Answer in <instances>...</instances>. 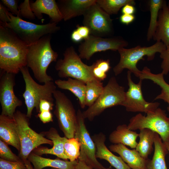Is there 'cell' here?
<instances>
[{
	"mask_svg": "<svg viewBox=\"0 0 169 169\" xmlns=\"http://www.w3.org/2000/svg\"><path fill=\"white\" fill-rule=\"evenodd\" d=\"M28 45L9 28L0 25V68L14 74L27 66Z\"/></svg>",
	"mask_w": 169,
	"mask_h": 169,
	"instance_id": "obj_1",
	"label": "cell"
},
{
	"mask_svg": "<svg viewBox=\"0 0 169 169\" xmlns=\"http://www.w3.org/2000/svg\"><path fill=\"white\" fill-rule=\"evenodd\" d=\"M83 16V25L89 29L90 35L103 37L112 33V19L96 2L90 6Z\"/></svg>",
	"mask_w": 169,
	"mask_h": 169,
	"instance_id": "obj_13",
	"label": "cell"
},
{
	"mask_svg": "<svg viewBox=\"0 0 169 169\" xmlns=\"http://www.w3.org/2000/svg\"><path fill=\"white\" fill-rule=\"evenodd\" d=\"M76 29L84 39L88 38L90 35L89 29L85 26H77Z\"/></svg>",
	"mask_w": 169,
	"mask_h": 169,
	"instance_id": "obj_42",
	"label": "cell"
},
{
	"mask_svg": "<svg viewBox=\"0 0 169 169\" xmlns=\"http://www.w3.org/2000/svg\"><path fill=\"white\" fill-rule=\"evenodd\" d=\"M167 5L168 8H169V1L168 2V4H167Z\"/></svg>",
	"mask_w": 169,
	"mask_h": 169,
	"instance_id": "obj_49",
	"label": "cell"
},
{
	"mask_svg": "<svg viewBox=\"0 0 169 169\" xmlns=\"http://www.w3.org/2000/svg\"><path fill=\"white\" fill-rule=\"evenodd\" d=\"M131 73L128 71L127 79L129 89L125 92V99L122 106L127 111L131 112H144L147 114L152 112L158 108L160 103L149 102L144 99L141 90L142 80L136 84L131 79Z\"/></svg>",
	"mask_w": 169,
	"mask_h": 169,
	"instance_id": "obj_14",
	"label": "cell"
},
{
	"mask_svg": "<svg viewBox=\"0 0 169 169\" xmlns=\"http://www.w3.org/2000/svg\"><path fill=\"white\" fill-rule=\"evenodd\" d=\"M54 102L45 100L40 101L39 105V112L44 111H50L53 109Z\"/></svg>",
	"mask_w": 169,
	"mask_h": 169,
	"instance_id": "obj_41",
	"label": "cell"
},
{
	"mask_svg": "<svg viewBox=\"0 0 169 169\" xmlns=\"http://www.w3.org/2000/svg\"><path fill=\"white\" fill-rule=\"evenodd\" d=\"M30 1L25 0L19 6V11L20 16L33 20L35 19L36 16L32 11L30 6Z\"/></svg>",
	"mask_w": 169,
	"mask_h": 169,
	"instance_id": "obj_35",
	"label": "cell"
},
{
	"mask_svg": "<svg viewBox=\"0 0 169 169\" xmlns=\"http://www.w3.org/2000/svg\"><path fill=\"white\" fill-rule=\"evenodd\" d=\"M166 1L150 0L149 5L151 13L150 20L147 34V39L150 40L155 33L159 11L162 8Z\"/></svg>",
	"mask_w": 169,
	"mask_h": 169,
	"instance_id": "obj_29",
	"label": "cell"
},
{
	"mask_svg": "<svg viewBox=\"0 0 169 169\" xmlns=\"http://www.w3.org/2000/svg\"><path fill=\"white\" fill-rule=\"evenodd\" d=\"M24 164L27 167V169H34L31 163L28 160L24 162Z\"/></svg>",
	"mask_w": 169,
	"mask_h": 169,
	"instance_id": "obj_47",
	"label": "cell"
},
{
	"mask_svg": "<svg viewBox=\"0 0 169 169\" xmlns=\"http://www.w3.org/2000/svg\"><path fill=\"white\" fill-rule=\"evenodd\" d=\"M51 34L47 35L28 46L27 66L31 69L35 78L40 83L53 80L47 74V70L52 62L57 61L58 55L51 47Z\"/></svg>",
	"mask_w": 169,
	"mask_h": 169,
	"instance_id": "obj_2",
	"label": "cell"
},
{
	"mask_svg": "<svg viewBox=\"0 0 169 169\" xmlns=\"http://www.w3.org/2000/svg\"><path fill=\"white\" fill-rule=\"evenodd\" d=\"M139 133L130 130L126 124L119 125L113 131L109 137V141L113 144H121L135 149L138 143L136 139Z\"/></svg>",
	"mask_w": 169,
	"mask_h": 169,
	"instance_id": "obj_23",
	"label": "cell"
},
{
	"mask_svg": "<svg viewBox=\"0 0 169 169\" xmlns=\"http://www.w3.org/2000/svg\"><path fill=\"white\" fill-rule=\"evenodd\" d=\"M128 45V42L121 38H104L90 35L79 46V55L81 59L89 60L96 52L107 50L118 51Z\"/></svg>",
	"mask_w": 169,
	"mask_h": 169,
	"instance_id": "obj_12",
	"label": "cell"
},
{
	"mask_svg": "<svg viewBox=\"0 0 169 169\" xmlns=\"http://www.w3.org/2000/svg\"><path fill=\"white\" fill-rule=\"evenodd\" d=\"M54 83L59 88L68 90L77 97L81 108L84 109L85 107L86 85L85 83L77 79L68 78L67 80L57 79Z\"/></svg>",
	"mask_w": 169,
	"mask_h": 169,
	"instance_id": "obj_24",
	"label": "cell"
},
{
	"mask_svg": "<svg viewBox=\"0 0 169 169\" xmlns=\"http://www.w3.org/2000/svg\"><path fill=\"white\" fill-rule=\"evenodd\" d=\"M125 93L124 87L119 85L115 78L111 77L95 103L82 112L84 117L91 121L106 109L118 105L122 106Z\"/></svg>",
	"mask_w": 169,
	"mask_h": 169,
	"instance_id": "obj_8",
	"label": "cell"
},
{
	"mask_svg": "<svg viewBox=\"0 0 169 169\" xmlns=\"http://www.w3.org/2000/svg\"><path fill=\"white\" fill-rule=\"evenodd\" d=\"M15 74L2 70L0 80V102L1 114L13 117L18 107L22 105V101L15 95Z\"/></svg>",
	"mask_w": 169,
	"mask_h": 169,
	"instance_id": "obj_15",
	"label": "cell"
},
{
	"mask_svg": "<svg viewBox=\"0 0 169 169\" xmlns=\"http://www.w3.org/2000/svg\"><path fill=\"white\" fill-rule=\"evenodd\" d=\"M130 130L148 129L157 133L163 142L169 140V117L165 110L158 108L143 115L139 113L132 117L127 125Z\"/></svg>",
	"mask_w": 169,
	"mask_h": 169,
	"instance_id": "obj_9",
	"label": "cell"
},
{
	"mask_svg": "<svg viewBox=\"0 0 169 169\" xmlns=\"http://www.w3.org/2000/svg\"><path fill=\"white\" fill-rule=\"evenodd\" d=\"M81 144L77 138L67 139L64 146V154L67 159L77 160L80 154Z\"/></svg>",
	"mask_w": 169,
	"mask_h": 169,
	"instance_id": "obj_33",
	"label": "cell"
},
{
	"mask_svg": "<svg viewBox=\"0 0 169 169\" xmlns=\"http://www.w3.org/2000/svg\"><path fill=\"white\" fill-rule=\"evenodd\" d=\"M0 169H27L23 162H13L0 158Z\"/></svg>",
	"mask_w": 169,
	"mask_h": 169,
	"instance_id": "obj_36",
	"label": "cell"
},
{
	"mask_svg": "<svg viewBox=\"0 0 169 169\" xmlns=\"http://www.w3.org/2000/svg\"><path fill=\"white\" fill-rule=\"evenodd\" d=\"M9 11L7 8L1 3H0V24L8 23L10 21Z\"/></svg>",
	"mask_w": 169,
	"mask_h": 169,
	"instance_id": "obj_39",
	"label": "cell"
},
{
	"mask_svg": "<svg viewBox=\"0 0 169 169\" xmlns=\"http://www.w3.org/2000/svg\"><path fill=\"white\" fill-rule=\"evenodd\" d=\"M9 22L0 25L10 29L28 45L36 43L45 35L56 33L60 29L57 24L54 23L50 22L44 24H38L23 20L9 12Z\"/></svg>",
	"mask_w": 169,
	"mask_h": 169,
	"instance_id": "obj_4",
	"label": "cell"
},
{
	"mask_svg": "<svg viewBox=\"0 0 169 169\" xmlns=\"http://www.w3.org/2000/svg\"><path fill=\"white\" fill-rule=\"evenodd\" d=\"M18 2V1L17 0H2L1 1L2 3L13 14L20 17Z\"/></svg>",
	"mask_w": 169,
	"mask_h": 169,
	"instance_id": "obj_38",
	"label": "cell"
},
{
	"mask_svg": "<svg viewBox=\"0 0 169 169\" xmlns=\"http://www.w3.org/2000/svg\"><path fill=\"white\" fill-rule=\"evenodd\" d=\"M75 169H93L88 165L84 162L78 160V162L76 165Z\"/></svg>",
	"mask_w": 169,
	"mask_h": 169,
	"instance_id": "obj_46",
	"label": "cell"
},
{
	"mask_svg": "<svg viewBox=\"0 0 169 169\" xmlns=\"http://www.w3.org/2000/svg\"><path fill=\"white\" fill-rule=\"evenodd\" d=\"M77 124L74 137L77 138L81 144L80 154L78 160L84 162L95 169H112L104 167L97 160L94 142L87 129L82 112L79 109L77 112Z\"/></svg>",
	"mask_w": 169,
	"mask_h": 169,
	"instance_id": "obj_11",
	"label": "cell"
},
{
	"mask_svg": "<svg viewBox=\"0 0 169 169\" xmlns=\"http://www.w3.org/2000/svg\"><path fill=\"white\" fill-rule=\"evenodd\" d=\"M91 137L96 146V158L106 160L116 169H131L120 156L115 155L107 148L105 136L103 133L95 134Z\"/></svg>",
	"mask_w": 169,
	"mask_h": 169,
	"instance_id": "obj_16",
	"label": "cell"
},
{
	"mask_svg": "<svg viewBox=\"0 0 169 169\" xmlns=\"http://www.w3.org/2000/svg\"><path fill=\"white\" fill-rule=\"evenodd\" d=\"M41 133L45 136L46 138L52 141L53 146L51 148L44 146L38 147L32 152L40 156L44 154H49L63 160H67L64 154V146L67 138L65 136L61 137L57 130L53 127H51L48 131Z\"/></svg>",
	"mask_w": 169,
	"mask_h": 169,
	"instance_id": "obj_19",
	"label": "cell"
},
{
	"mask_svg": "<svg viewBox=\"0 0 169 169\" xmlns=\"http://www.w3.org/2000/svg\"><path fill=\"white\" fill-rule=\"evenodd\" d=\"M109 148L111 151L118 154L131 169H147L148 159L143 158L135 149H129L121 144L111 145Z\"/></svg>",
	"mask_w": 169,
	"mask_h": 169,
	"instance_id": "obj_18",
	"label": "cell"
},
{
	"mask_svg": "<svg viewBox=\"0 0 169 169\" xmlns=\"http://www.w3.org/2000/svg\"><path fill=\"white\" fill-rule=\"evenodd\" d=\"M37 115L43 123L53 121V115L50 111H42L39 112Z\"/></svg>",
	"mask_w": 169,
	"mask_h": 169,
	"instance_id": "obj_40",
	"label": "cell"
},
{
	"mask_svg": "<svg viewBox=\"0 0 169 169\" xmlns=\"http://www.w3.org/2000/svg\"><path fill=\"white\" fill-rule=\"evenodd\" d=\"M0 158L10 161L23 162L18 156H17L12 152L7 144L1 140Z\"/></svg>",
	"mask_w": 169,
	"mask_h": 169,
	"instance_id": "obj_34",
	"label": "cell"
},
{
	"mask_svg": "<svg viewBox=\"0 0 169 169\" xmlns=\"http://www.w3.org/2000/svg\"><path fill=\"white\" fill-rule=\"evenodd\" d=\"M63 55V59L57 61L55 66L59 77L76 79L85 84L89 81H97L92 76L90 66L82 61L73 46L67 48Z\"/></svg>",
	"mask_w": 169,
	"mask_h": 169,
	"instance_id": "obj_7",
	"label": "cell"
},
{
	"mask_svg": "<svg viewBox=\"0 0 169 169\" xmlns=\"http://www.w3.org/2000/svg\"><path fill=\"white\" fill-rule=\"evenodd\" d=\"M154 40L162 42L166 46L169 44V8L166 1L159 11Z\"/></svg>",
	"mask_w": 169,
	"mask_h": 169,
	"instance_id": "obj_25",
	"label": "cell"
},
{
	"mask_svg": "<svg viewBox=\"0 0 169 169\" xmlns=\"http://www.w3.org/2000/svg\"><path fill=\"white\" fill-rule=\"evenodd\" d=\"M28 160L33 165L34 169H42L47 167L58 169H75L78 162V160L72 161L59 159L46 158L33 152L29 155Z\"/></svg>",
	"mask_w": 169,
	"mask_h": 169,
	"instance_id": "obj_22",
	"label": "cell"
},
{
	"mask_svg": "<svg viewBox=\"0 0 169 169\" xmlns=\"http://www.w3.org/2000/svg\"><path fill=\"white\" fill-rule=\"evenodd\" d=\"M135 19L134 15L131 14H122L120 18V22L127 25L132 22Z\"/></svg>",
	"mask_w": 169,
	"mask_h": 169,
	"instance_id": "obj_43",
	"label": "cell"
},
{
	"mask_svg": "<svg viewBox=\"0 0 169 169\" xmlns=\"http://www.w3.org/2000/svg\"><path fill=\"white\" fill-rule=\"evenodd\" d=\"M30 3L32 10L38 19H42L44 13L49 16L51 23L57 24L63 20L55 0H36L34 2L30 1Z\"/></svg>",
	"mask_w": 169,
	"mask_h": 169,
	"instance_id": "obj_20",
	"label": "cell"
},
{
	"mask_svg": "<svg viewBox=\"0 0 169 169\" xmlns=\"http://www.w3.org/2000/svg\"><path fill=\"white\" fill-rule=\"evenodd\" d=\"M96 3L110 15L117 14L120 9L126 4H136L134 0H96Z\"/></svg>",
	"mask_w": 169,
	"mask_h": 169,
	"instance_id": "obj_30",
	"label": "cell"
},
{
	"mask_svg": "<svg viewBox=\"0 0 169 169\" xmlns=\"http://www.w3.org/2000/svg\"><path fill=\"white\" fill-rule=\"evenodd\" d=\"M0 140L20 151L19 138L13 117L0 115Z\"/></svg>",
	"mask_w": 169,
	"mask_h": 169,
	"instance_id": "obj_21",
	"label": "cell"
},
{
	"mask_svg": "<svg viewBox=\"0 0 169 169\" xmlns=\"http://www.w3.org/2000/svg\"><path fill=\"white\" fill-rule=\"evenodd\" d=\"M86 85L85 105L90 107L95 103L102 93L104 87L102 82L97 81H89Z\"/></svg>",
	"mask_w": 169,
	"mask_h": 169,
	"instance_id": "obj_31",
	"label": "cell"
},
{
	"mask_svg": "<svg viewBox=\"0 0 169 169\" xmlns=\"http://www.w3.org/2000/svg\"><path fill=\"white\" fill-rule=\"evenodd\" d=\"M71 38L72 40L75 42H79L83 39L76 29L72 32Z\"/></svg>",
	"mask_w": 169,
	"mask_h": 169,
	"instance_id": "obj_45",
	"label": "cell"
},
{
	"mask_svg": "<svg viewBox=\"0 0 169 169\" xmlns=\"http://www.w3.org/2000/svg\"><path fill=\"white\" fill-rule=\"evenodd\" d=\"M164 75L161 72L157 74L153 73L150 69L145 66L141 71L139 78L142 80H150L160 87L161 92L156 97L155 100H162L166 102L168 104L167 109L169 111V84L165 80Z\"/></svg>",
	"mask_w": 169,
	"mask_h": 169,
	"instance_id": "obj_27",
	"label": "cell"
},
{
	"mask_svg": "<svg viewBox=\"0 0 169 169\" xmlns=\"http://www.w3.org/2000/svg\"><path fill=\"white\" fill-rule=\"evenodd\" d=\"M160 58L162 60L161 64V73L166 75L169 72V44L166 46L165 50L160 53Z\"/></svg>",
	"mask_w": 169,
	"mask_h": 169,
	"instance_id": "obj_37",
	"label": "cell"
},
{
	"mask_svg": "<svg viewBox=\"0 0 169 169\" xmlns=\"http://www.w3.org/2000/svg\"><path fill=\"white\" fill-rule=\"evenodd\" d=\"M96 0H59L57 4L65 21L83 15L86 11Z\"/></svg>",
	"mask_w": 169,
	"mask_h": 169,
	"instance_id": "obj_17",
	"label": "cell"
},
{
	"mask_svg": "<svg viewBox=\"0 0 169 169\" xmlns=\"http://www.w3.org/2000/svg\"><path fill=\"white\" fill-rule=\"evenodd\" d=\"M53 97L55 100L54 114L59 128L67 139L74 137L77 117L72 102L64 93L59 90L55 91Z\"/></svg>",
	"mask_w": 169,
	"mask_h": 169,
	"instance_id": "obj_10",
	"label": "cell"
},
{
	"mask_svg": "<svg viewBox=\"0 0 169 169\" xmlns=\"http://www.w3.org/2000/svg\"><path fill=\"white\" fill-rule=\"evenodd\" d=\"M154 151L151 160H148L147 169H167L165 157L168 153L166 146L159 135L155 132Z\"/></svg>",
	"mask_w": 169,
	"mask_h": 169,
	"instance_id": "obj_26",
	"label": "cell"
},
{
	"mask_svg": "<svg viewBox=\"0 0 169 169\" xmlns=\"http://www.w3.org/2000/svg\"><path fill=\"white\" fill-rule=\"evenodd\" d=\"M50 169H58L57 168H51Z\"/></svg>",
	"mask_w": 169,
	"mask_h": 169,
	"instance_id": "obj_50",
	"label": "cell"
},
{
	"mask_svg": "<svg viewBox=\"0 0 169 169\" xmlns=\"http://www.w3.org/2000/svg\"><path fill=\"white\" fill-rule=\"evenodd\" d=\"M90 68L93 77L97 80L102 82L106 78L107 73L110 69V60L98 59L90 65Z\"/></svg>",
	"mask_w": 169,
	"mask_h": 169,
	"instance_id": "obj_32",
	"label": "cell"
},
{
	"mask_svg": "<svg viewBox=\"0 0 169 169\" xmlns=\"http://www.w3.org/2000/svg\"><path fill=\"white\" fill-rule=\"evenodd\" d=\"M155 132L148 129L140 130L139 141L135 148L140 155L147 159L153 150Z\"/></svg>",
	"mask_w": 169,
	"mask_h": 169,
	"instance_id": "obj_28",
	"label": "cell"
},
{
	"mask_svg": "<svg viewBox=\"0 0 169 169\" xmlns=\"http://www.w3.org/2000/svg\"><path fill=\"white\" fill-rule=\"evenodd\" d=\"M164 142L166 146L167 149L168 151V153L169 154V140Z\"/></svg>",
	"mask_w": 169,
	"mask_h": 169,
	"instance_id": "obj_48",
	"label": "cell"
},
{
	"mask_svg": "<svg viewBox=\"0 0 169 169\" xmlns=\"http://www.w3.org/2000/svg\"><path fill=\"white\" fill-rule=\"evenodd\" d=\"M134 6L130 4L125 5L122 8V13L123 14L133 15L135 12V8Z\"/></svg>",
	"mask_w": 169,
	"mask_h": 169,
	"instance_id": "obj_44",
	"label": "cell"
},
{
	"mask_svg": "<svg viewBox=\"0 0 169 169\" xmlns=\"http://www.w3.org/2000/svg\"><path fill=\"white\" fill-rule=\"evenodd\" d=\"M166 48V46L162 42L157 41L148 47L137 46L130 49L124 48L119 49L118 51L120 55V60L113 69L115 75L119 74L124 69H127L139 78L141 71L137 67L138 62L140 60H143L144 57L146 56L148 60H152L156 53L160 54Z\"/></svg>",
	"mask_w": 169,
	"mask_h": 169,
	"instance_id": "obj_3",
	"label": "cell"
},
{
	"mask_svg": "<svg viewBox=\"0 0 169 169\" xmlns=\"http://www.w3.org/2000/svg\"><path fill=\"white\" fill-rule=\"evenodd\" d=\"M13 118L16 122L20 144L21 149L18 156L24 163L28 160L29 155L40 145L48 144L53 146L51 140L30 128L29 118L26 114L17 110Z\"/></svg>",
	"mask_w": 169,
	"mask_h": 169,
	"instance_id": "obj_6",
	"label": "cell"
},
{
	"mask_svg": "<svg viewBox=\"0 0 169 169\" xmlns=\"http://www.w3.org/2000/svg\"><path fill=\"white\" fill-rule=\"evenodd\" d=\"M25 84V89L23 95L26 105L27 116L31 118L33 109L35 108L39 112L40 101L45 100L54 102L53 93L56 90V86L53 81L41 85L37 83L31 76L28 67L24 66L20 70Z\"/></svg>",
	"mask_w": 169,
	"mask_h": 169,
	"instance_id": "obj_5",
	"label": "cell"
}]
</instances>
